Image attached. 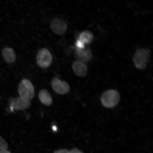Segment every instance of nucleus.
Wrapping results in <instances>:
<instances>
[{"label":"nucleus","instance_id":"nucleus-1","mask_svg":"<svg viewBox=\"0 0 153 153\" xmlns=\"http://www.w3.org/2000/svg\"><path fill=\"white\" fill-rule=\"evenodd\" d=\"M18 91L20 97L30 101L33 98L35 93L33 85L29 80L27 79H22L20 82Z\"/></svg>","mask_w":153,"mask_h":153},{"label":"nucleus","instance_id":"nucleus-2","mask_svg":"<svg viewBox=\"0 0 153 153\" xmlns=\"http://www.w3.org/2000/svg\"><path fill=\"white\" fill-rule=\"evenodd\" d=\"M101 101L104 106L107 108L116 106L120 101V95L118 92L114 89L107 91L103 94Z\"/></svg>","mask_w":153,"mask_h":153},{"label":"nucleus","instance_id":"nucleus-3","mask_svg":"<svg viewBox=\"0 0 153 153\" xmlns=\"http://www.w3.org/2000/svg\"><path fill=\"white\" fill-rule=\"evenodd\" d=\"M150 55L148 51L144 49H140L136 51L133 57L134 64L137 68L144 69L147 65Z\"/></svg>","mask_w":153,"mask_h":153},{"label":"nucleus","instance_id":"nucleus-4","mask_svg":"<svg viewBox=\"0 0 153 153\" xmlns=\"http://www.w3.org/2000/svg\"><path fill=\"white\" fill-rule=\"evenodd\" d=\"M37 62L38 65L42 68H46L50 66L52 62V57L48 50L43 48L38 51Z\"/></svg>","mask_w":153,"mask_h":153},{"label":"nucleus","instance_id":"nucleus-5","mask_svg":"<svg viewBox=\"0 0 153 153\" xmlns=\"http://www.w3.org/2000/svg\"><path fill=\"white\" fill-rule=\"evenodd\" d=\"M51 85L53 90L58 94H66L70 90V86L66 82L61 81L57 78H53Z\"/></svg>","mask_w":153,"mask_h":153},{"label":"nucleus","instance_id":"nucleus-6","mask_svg":"<svg viewBox=\"0 0 153 153\" xmlns=\"http://www.w3.org/2000/svg\"><path fill=\"white\" fill-rule=\"evenodd\" d=\"M11 108L16 110H24L28 108L30 106V101H27L20 97H11L9 100Z\"/></svg>","mask_w":153,"mask_h":153},{"label":"nucleus","instance_id":"nucleus-7","mask_svg":"<svg viewBox=\"0 0 153 153\" xmlns=\"http://www.w3.org/2000/svg\"><path fill=\"white\" fill-rule=\"evenodd\" d=\"M50 27L55 33L59 35L65 33L68 28L65 22L62 19L57 18H55L51 21Z\"/></svg>","mask_w":153,"mask_h":153},{"label":"nucleus","instance_id":"nucleus-8","mask_svg":"<svg viewBox=\"0 0 153 153\" xmlns=\"http://www.w3.org/2000/svg\"><path fill=\"white\" fill-rule=\"evenodd\" d=\"M72 68L76 75L80 77H83L87 75V67L84 62L78 60L75 61L73 63Z\"/></svg>","mask_w":153,"mask_h":153},{"label":"nucleus","instance_id":"nucleus-9","mask_svg":"<svg viewBox=\"0 0 153 153\" xmlns=\"http://www.w3.org/2000/svg\"><path fill=\"white\" fill-rule=\"evenodd\" d=\"M2 55L5 62L9 64L14 63L16 60V55L12 48H5L2 51Z\"/></svg>","mask_w":153,"mask_h":153},{"label":"nucleus","instance_id":"nucleus-10","mask_svg":"<svg viewBox=\"0 0 153 153\" xmlns=\"http://www.w3.org/2000/svg\"><path fill=\"white\" fill-rule=\"evenodd\" d=\"M76 56L77 60L83 62H88L92 58V55L90 51L77 49Z\"/></svg>","mask_w":153,"mask_h":153},{"label":"nucleus","instance_id":"nucleus-11","mask_svg":"<svg viewBox=\"0 0 153 153\" xmlns=\"http://www.w3.org/2000/svg\"><path fill=\"white\" fill-rule=\"evenodd\" d=\"M38 97L41 102L46 106H49L52 104V97L47 89H42L40 91L38 94Z\"/></svg>","mask_w":153,"mask_h":153},{"label":"nucleus","instance_id":"nucleus-12","mask_svg":"<svg viewBox=\"0 0 153 153\" xmlns=\"http://www.w3.org/2000/svg\"><path fill=\"white\" fill-rule=\"evenodd\" d=\"M93 39V34L88 30L82 32L79 35V39L85 44L91 43Z\"/></svg>","mask_w":153,"mask_h":153},{"label":"nucleus","instance_id":"nucleus-13","mask_svg":"<svg viewBox=\"0 0 153 153\" xmlns=\"http://www.w3.org/2000/svg\"><path fill=\"white\" fill-rule=\"evenodd\" d=\"M8 149V145L4 139L0 136V150H7Z\"/></svg>","mask_w":153,"mask_h":153},{"label":"nucleus","instance_id":"nucleus-14","mask_svg":"<svg viewBox=\"0 0 153 153\" xmlns=\"http://www.w3.org/2000/svg\"><path fill=\"white\" fill-rule=\"evenodd\" d=\"M76 45L77 49H83L85 47V44L82 42V41L78 39L76 43Z\"/></svg>","mask_w":153,"mask_h":153},{"label":"nucleus","instance_id":"nucleus-15","mask_svg":"<svg viewBox=\"0 0 153 153\" xmlns=\"http://www.w3.org/2000/svg\"><path fill=\"white\" fill-rule=\"evenodd\" d=\"M68 153H83L78 150V149L76 148H74L72 149V150L70 151H69Z\"/></svg>","mask_w":153,"mask_h":153},{"label":"nucleus","instance_id":"nucleus-16","mask_svg":"<svg viewBox=\"0 0 153 153\" xmlns=\"http://www.w3.org/2000/svg\"><path fill=\"white\" fill-rule=\"evenodd\" d=\"M69 151L66 149H62L55 152L54 153H68Z\"/></svg>","mask_w":153,"mask_h":153},{"label":"nucleus","instance_id":"nucleus-17","mask_svg":"<svg viewBox=\"0 0 153 153\" xmlns=\"http://www.w3.org/2000/svg\"><path fill=\"white\" fill-rule=\"evenodd\" d=\"M0 153H11L10 152L7 151V150H0Z\"/></svg>","mask_w":153,"mask_h":153},{"label":"nucleus","instance_id":"nucleus-18","mask_svg":"<svg viewBox=\"0 0 153 153\" xmlns=\"http://www.w3.org/2000/svg\"><path fill=\"white\" fill-rule=\"evenodd\" d=\"M53 130H54V131H56V130H57L56 127H55V126H53Z\"/></svg>","mask_w":153,"mask_h":153}]
</instances>
